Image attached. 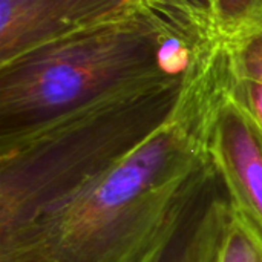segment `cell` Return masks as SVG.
Returning a JSON list of instances; mask_svg holds the SVG:
<instances>
[{
	"label": "cell",
	"instance_id": "obj_1",
	"mask_svg": "<svg viewBox=\"0 0 262 262\" xmlns=\"http://www.w3.org/2000/svg\"><path fill=\"white\" fill-rule=\"evenodd\" d=\"M195 61L175 111L72 195L0 238V262H157L218 181L207 137L213 74Z\"/></svg>",
	"mask_w": 262,
	"mask_h": 262
},
{
	"label": "cell",
	"instance_id": "obj_2",
	"mask_svg": "<svg viewBox=\"0 0 262 262\" xmlns=\"http://www.w3.org/2000/svg\"><path fill=\"white\" fill-rule=\"evenodd\" d=\"M200 38L167 6L86 29L0 64V137L88 106L183 81Z\"/></svg>",
	"mask_w": 262,
	"mask_h": 262
},
{
	"label": "cell",
	"instance_id": "obj_3",
	"mask_svg": "<svg viewBox=\"0 0 262 262\" xmlns=\"http://www.w3.org/2000/svg\"><path fill=\"white\" fill-rule=\"evenodd\" d=\"M183 81L111 98L0 137V238L101 173L164 124Z\"/></svg>",
	"mask_w": 262,
	"mask_h": 262
},
{
	"label": "cell",
	"instance_id": "obj_4",
	"mask_svg": "<svg viewBox=\"0 0 262 262\" xmlns=\"http://www.w3.org/2000/svg\"><path fill=\"white\" fill-rule=\"evenodd\" d=\"M215 78L207 146L218 180L236 213L262 241V137L227 92L216 45H210Z\"/></svg>",
	"mask_w": 262,
	"mask_h": 262
},
{
	"label": "cell",
	"instance_id": "obj_5",
	"mask_svg": "<svg viewBox=\"0 0 262 262\" xmlns=\"http://www.w3.org/2000/svg\"><path fill=\"white\" fill-rule=\"evenodd\" d=\"M155 0H0V64L72 34L130 17Z\"/></svg>",
	"mask_w": 262,
	"mask_h": 262
},
{
	"label": "cell",
	"instance_id": "obj_6",
	"mask_svg": "<svg viewBox=\"0 0 262 262\" xmlns=\"http://www.w3.org/2000/svg\"><path fill=\"white\" fill-rule=\"evenodd\" d=\"M218 183L190 221L181 262H262V241Z\"/></svg>",
	"mask_w": 262,
	"mask_h": 262
},
{
	"label": "cell",
	"instance_id": "obj_7",
	"mask_svg": "<svg viewBox=\"0 0 262 262\" xmlns=\"http://www.w3.org/2000/svg\"><path fill=\"white\" fill-rule=\"evenodd\" d=\"M207 41H226L262 26V0H164Z\"/></svg>",
	"mask_w": 262,
	"mask_h": 262
},
{
	"label": "cell",
	"instance_id": "obj_8",
	"mask_svg": "<svg viewBox=\"0 0 262 262\" xmlns=\"http://www.w3.org/2000/svg\"><path fill=\"white\" fill-rule=\"evenodd\" d=\"M216 43L232 74L262 83V26Z\"/></svg>",
	"mask_w": 262,
	"mask_h": 262
},
{
	"label": "cell",
	"instance_id": "obj_9",
	"mask_svg": "<svg viewBox=\"0 0 262 262\" xmlns=\"http://www.w3.org/2000/svg\"><path fill=\"white\" fill-rule=\"evenodd\" d=\"M215 45H216V51H218L223 81H224L227 92L246 111V114L255 123L256 129L259 130L262 137V83L256 81V80L243 78V77L232 74L226 64L224 55H223L218 43H215Z\"/></svg>",
	"mask_w": 262,
	"mask_h": 262
},
{
	"label": "cell",
	"instance_id": "obj_10",
	"mask_svg": "<svg viewBox=\"0 0 262 262\" xmlns=\"http://www.w3.org/2000/svg\"><path fill=\"white\" fill-rule=\"evenodd\" d=\"M200 209V207H198ZM196 213V212H195ZM193 213V215H195ZM193 218V216H192ZM190 218V221H192ZM190 221L187 223V226L183 229V232L177 236V239L169 246V249L160 256V259L157 262H181V255H183V246H184V241H186V235H187V230H189V226H190Z\"/></svg>",
	"mask_w": 262,
	"mask_h": 262
}]
</instances>
